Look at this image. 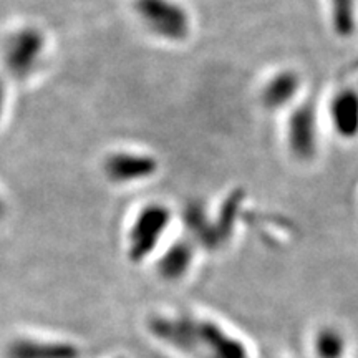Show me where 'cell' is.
<instances>
[{
  "label": "cell",
  "mask_w": 358,
  "mask_h": 358,
  "mask_svg": "<svg viewBox=\"0 0 358 358\" xmlns=\"http://www.w3.org/2000/svg\"><path fill=\"white\" fill-rule=\"evenodd\" d=\"M136 12L148 30L169 42H178L189 34V17L173 0H138Z\"/></svg>",
  "instance_id": "cell-1"
},
{
  "label": "cell",
  "mask_w": 358,
  "mask_h": 358,
  "mask_svg": "<svg viewBox=\"0 0 358 358\" xmlns=\"http://www.w3.org/2000/svg\"><path fill=\"white\" fill-rule=\"evenodd\" d=\"M171 214L164 206L151 204L138 214L129 232V256L141 259L150 254L166 231Z\"/></svg>",
  "instance_id": "cell-2"
},
{
  "label": "cell",
  "mask_w": 358,
  "mask_h": 358,
  "mask_svg": "<svg viewBox=\"0 0 358 358\" xmlns=\"http://www.w3.org/2000/svg\"><path fill=\"white\" fill-rule=\"evenodd\" d=\"M43 37L37 29H24L12 34L6 45V65L17 77H25L35 69L43 52Z\"/></svg>",
  "instance_id": "cell-3"
},
{
  "label": "cell",
  "mask_w": 358,
  "mask_h": 358,
  "mask_svg": "<svg viewBox=\"0 0 358 358\" xmlns=\"http://www.w3.org/2000/svg\"><path fill=\"white\" fill-rule=\"evenodd\" d=\"M287 141L295 158L310 159L317 150V123L313 106L302 103L290 115L287 123Z\"/></svg>",
  "instance_id": "cell-4"
},
{
  "label": "cell",
  "mask_w": 358,
  "mask_h": 358,
  "mask_svg": "<svg viewBox=\"0 0 358 358\" xmlns=\"http://www.w3.org/2000/svg\"><path fill=\"white\" fill-rule=\"evenodd\" d=\"M156 166L158 164L150 156L118 151L106 158L105 174L115 182H131L151 176L156 171Z\"/></svg>",
  "instance_id": "cell-5"
},
{
  "label": "cell",
  "mask_w": 358,
  "mask_h": 358,
  "mask_svg": "<svg viewBox=\"0 0 358 358\" xmlns=\"http://www.w3.org/2000/svg\"><path fill=\"white\" fill-rule=\"evenodd\" d=\"M330 116L340 136L353 138L358 134V93L343 90L330 103Z\"/></svg>",
  "instance_id": "cell-6"
},
{
  "label": "cell",
  "mask_w": 358,
  "mask_h": 358,
  "mask_svg": "<svg viewBox=\"0 0 358 358\" xmlns=\"http://www.w3.org/2000/svg\"><path fill=\"white\" fill-rule=\"evenodd\" d=\"M299 90V77L292 71H282L275 77L268 80V83L262 88L261 98L267 108H282L285 103L292 100Z\"/></svg>",
  "instance_id": "cell-7"
},
{
  "label": "cell",
  "mask_w": 358,
  "mask_h": 358,
  "mask_svg": "<svg viewBox=\"0 0 358 358\" xmlns=\"http://www.w3.org/2000/svg\"><path fill=\"white\" fill-rule=\"evenodd\" d=\"M10 358H75L77 350L69 345H55V343L19 342L8 352Z\"/></svg>",
  "instance_id": "cell-8"
},
{
  "label": "cell",
  "mask_w": 358,
  "mask_h": 358,
  "mask_svg": "<svg viewBox=\"0 0 358 358\" xmlns=\"http://www.w3.org/2000/svg\"><path fill=\"white\" fill-rule=\"evenodd\" d=\"M192 259V250L187 244H174L168 250L166 256L161 261V274L169 279L181 277L189 267Z\"/></svg>",
  "instance_id": "cell-9"
},
{
  "label": "cell",
  "mask_w": 358,
  "mask_h": 358,
  "mask_svg": "<svg viewBox=\"0 0 358 358\" xmlns=\"http://www.w3.org/2000/svg\"><path fill=\"white\" fill-rule=\"evenodd\" d=\"M313 348L319 358H340L345 350V345H343V337L337 330L324 329L317 334Z\"/></svg>",
  "instance_id": "cell-10"
},
{
  "label": "cell",
  "mask_w": 358,
  "mask_h": 358,
  "mask_svg": "<svg viewBox=\"0 0 358 358\" xmlns=\"http://www.w3.org/2000/svg\"><path fill=\"white\" fill-rule=\"evenodd\" d=\"M332 2V17L335 32L342 37L350 35L355 30V7L353 0H330Z\"/></svg>",
  "instance_id": "cell-11"
},
{
  "label": "cell",
  "mask_w": 358,
  "mask_h": 358,
  "mask_svg": "<svg viewBox=\"0 0 358 358\" xmlns=\"http://www.w3.org/2000/svg\"><path fill=\"white\" fill-rule=\"evenodd\" d=\"M3 100H6V88H3V83L0 82V116H2L3 110Z\"/></svg>",
  "instance_id": "cell-12"
},
{
  "label": "cell",
  "mask_w": 358,
  "mask_h": 358,
  "mask_svg": "<svg viewBox=\"0 0 358 358\" xmlns=\"http://www.w3.org/2000/svg\"><path fill=\"white\" fill-rule=\"evenodd\" d=\"M2 211H3V206H2V201H0V216H2Z\"/></svg>",
  "instance_id": "cell-13"
}]
</instances>
